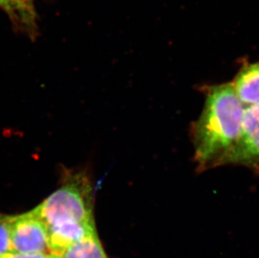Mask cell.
Here are the masks:
<instances>
[{
    "instance_id": "cell-3",
    "label": "cell",
    "mask_w": 259,
    "mask_h": 258,
    "mask_svg": "<svg viewBox=\"0 0 259 258\" xmlns=\"http://www.w3.org/2000/svg\"><path fill=\"white\" fill-rule=\"evenodd\" d=\"M11 251L20 253H48L46 225L33 210L13 216L10 227Z\"/></svg>"
},
{
    "instance_id": "cell-4",
    "label": "cell",
    "mask_w": 259,
    "mask_h": 258,
    "mask_svg": "<svg viewBox=\"0 0 259 258\" xmlns=\"http://www.w3.org/2000/svg\"><path fill=\"white\" fill-rule=\"evenodd\" d=\"M259 175V103L245 107L242 135L229 160Z\"/></svg>"
},
{
    "instance_id": "cell-12",
    "label": "cell",
    "mask_w": 259,
    "mask_h": 258,
    "mask_svg": "<svg viewBox=\"0 0 259 258\" xmlns=\"http://www.w3.org/2000/svg\"><path fill=\"white\" fill-rule=\"evenodd\" d=\"M49 258H64V257L62 256H60V255H55V254L50 253Z\"/></svg>"
},
{
    "instance_id": "cell-9",
    "label": "cell",
    "mask_w": 259,
    "mask_h": 258,
    "mask_svg": "<svg viewBox=\"0 0 259 258\" xmlns=\"http://www.w3.org/2000/svg\"><path fill=\"white\" fill-rule=\"evenodd\" d=\"M50 253H20L10 251L0 258H49Z\"/></svg>"
},
{
    "instance_id": "cell-8",
    "label": "cell",
    "mask_w": 259,
    "mask_h": 258,
    "mask_svg": "<svg viewBox=\"0 0 259 258\" xmlns=\"http://www.w3.org/2000/svg\"><path fill=\"white\" fill-rule=\"evenodd\" d=\"M13 216L0 213V257L11 251L10 227Z\"/></svg>"
},
{
    "instance_id": "cell-2",
    "label": "cell",
    "mask_w": 259,
    "mask_h": 258,
    "mask_svg": "<svg viewBox=\"0 0 259 258\" xmlns=\"http://www.w3.org/2000/svg\"><path fill=\"white\" fill-rule=\"evenodd\" d=\"M93 192L85 171H66L58 189L32 210L47 227L65 221L94 222Z\"/></svg>"
},
{
    "instance_id": "cell-7",
    "label": "cell",
    "mask_w": 259,
    "mask_h": 258,
    "mask_svg": "<svg viewBox=\"0 0 259 258\" xmlns=\"http://www.w3.org/2000/svg\"><path fill=\"white\" fill-rule=\"evenodd\" d=\"M62 256L64 258H108L98 234L72 244Z\"/></svg>"
},
{
    "instance_id": "cell-10",
    "label": "cell",
    "mask_w": 259,
    "mask_h": 258,
    "mask_svg": "<svg viewBox=\"0 0 259 258\" xmlns=\"http://www.w3.org/2000/svg\"><path fill=\"white\" fill-rule=\"evenodd\" d=\"M0 6L6 8L8 10L15 9V3L13 0H0Z\"/></svg>"
},
{
    "instance_id": "cell-6",
    "label": "cell",
    "mask_w": 259,
    "mask_h": 258,
    "mask_svg": "<svg viewBox=\"0 0 259 258\" xmlns=\"http://www.w3.org/2000/svg\"><path fill=\"white\" fill-rule=\"evenodd\" d=\"M232 84L245 107L259 103V61L243 64Z\"/></svg>"
},
{
    "instance_id": "cell-5",
    "label": "cell",
    "mask_w": 259,
    "mask_h": 258,
    "mask_svg": "<svg viewBox=\"0 0 259 258\" xmlns=\"http://www.w3.org/2000/svg\"><path fill=\"white\" fill-rule=\"evenodd\" d=\"M49 253L62 256L76 241L98 234L94 222L65 221L47 227Z\"/></svg>"
},
{
    "instance_id": "cell-1",
    "label": "cell",
    "mask_w": 259,
    "mask_h": 258,
    "mask_svg": "<svg viewBox=\"0 0 259 258\" xmlns=\"http://www.w3.org/2000/svg\"><path fill=\"white\" fill-rule=\"evenodd\" d=\"M201 89L205 103L191 129L194 161L200 172L228 165L242 135L245 112L232 82Z\"/></svg>"
},
{
    "instance_id": "cell-11",
    "label": "cell",
    "mask_w": 259,
    "mask_h": 258,
    "mask_svg": "<svg viewBox=\"0 0 259 258\" xmlns=\"http://www.w3.org/2000/svg\"><path fill=\"white\" fill-rule=\"evenodd\" d=\"M15 3V9L19 10V9H25L26 8V5L29 2V0H13Z\"/></svg>"
}]
</instances>
